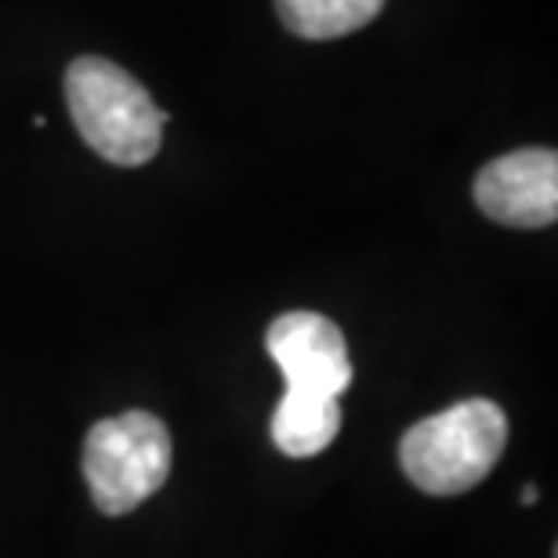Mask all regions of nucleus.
<instances>
[{
	"label": "nucleus",
	"mask_w": 558,
	"mask_h": 558,
	"mask_svg": "<svg viewBox=\"0 0 558 558\" xmlns=\"http://www.w3.org/2000/svg\"><path fill=\"white\" fill-rule=\"evenodd\" d=\"M341 399L287 388L272 414V442L287 457H316L338 439Z\"/></svg>",
	"instance_id": "6"
},
{
	"label": "nucleus",
	"mask_w": 558,
	"mask_h": 558,
	"mask_svg": "<svg viewBox=\"0 0 558 558\" xmlns=\"http://www.w3.org/2000/svg\"><path fill=\"white\" fill-rule=\"evenodd\" d=\"M508 446V417L489 399H464L417 421L399 442L410 483L432 497H457L494 472Z\"/></svg>",
	"instance_id": "2"
},
{
	"label": "nucleus",
	"mask_w": 558,
	"mask_h": 558,
	"mask_svg": "<svg viewBox=\"0 0 558 558\" xmlns=\"http://www.w3.org/2000/svg\"><path fill=\"white\" fill-rule=\"evenodd\" d=\"M65 106L81 138L117 167H142L160 153L167 113L117 62L81 54L65 70Z\"/></svg>",
	"instance_id": "1"
},
{
	"label": "nucleus",
	"mask_w": 558,
	"mask_h": 558,
	"mask_svg": "<svg viewBox=\"0 0 558 558\" xmlns=\"http://www.w3.org/2000/svg\"><path fill=\"white\" fill-rule=\"evenodd\" d=\"M84 475L98 511L128 515L171 475V435L149 410L98 421L84 442Z\"/></svg>",
	"instance_id": "3"
},
{
	"label": "nucleus",
	"mask_w": 558,
	"mask_h": 558,
	"mask_svg": "<svg viewBox=\"0 0 558 558\" xmlns=\"http://www.w3.org/2000/svg\"><path fill=\"white\" fill-rule=\"evenodd\" d=\"M475 204L511 229H544L558 218V153L515 149L475 174Z\"/></svg>",
	"instance_id": "4"
},
{
	"label": "nucleus",
	"mask_w": 558,
	"mask_h": 558,
	"mask_svg": "<svg viewBox=\"0 0 558 558\" xmlns=\"http://www.w3.org/2000/svg\"><path fill=\"white\" fill-rule=\"evenodd\" d=\"M385 0H276L279 22L305 40H333L377 19Z\"/></svg>",
	"instance_id": "7"
},
{
	"label": "nucleus",
	"mask_w": 558,
	"mask_h": 558,
	"mask_svg": "<svg viewBox=\"0 0 558 558\" xmlns=\"http://www.w3.org/2000/svg\"><path fill=\"white\" fill-rule=\"evenodd\" d=\"M269 355L287 377V388L341 399L352 385V360L344 333L319 312H287L265 333Z\"/></svg>",
	"instance_id": "5"
},
{
	"label": "nucleus",
	"mask_w": 558,
	"mask_h": 558,
	"mask_svg": "<svg viewBox=\"0 0 558 558\" xmlns=\"http://www.w3.org/2000/svg\"><path fill=\"white\" fill-rule=\"evenodd\" d=\"M522 505H537V486H526V489H522Z\"/></svg>",
	"instance_id": "8"
}]
</instances>
